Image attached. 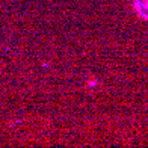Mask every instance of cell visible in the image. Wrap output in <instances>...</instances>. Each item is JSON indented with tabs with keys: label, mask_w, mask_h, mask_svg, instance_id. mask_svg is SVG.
<instances>
[{
	"label": "cell",
	"mask_w": 148,
	"mask_h": 148,
	"mask_svg": "<svg viewBox=\"0 0 148 148\" xmlns=\"http://www.w3.org/2000/svg\"><path fill=\"white\" fill-rule=\"evenodd\" d=\"M134 9L139 14V17L148 20V0H136L134 2Z\"/></svg>",
	"instance_id": "cell-1"
}]
</instances>
